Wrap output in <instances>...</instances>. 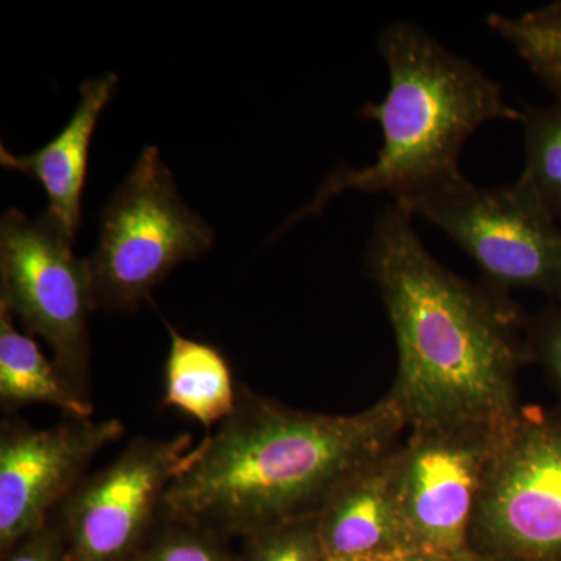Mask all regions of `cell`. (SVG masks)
<instances>
[{"label": "cell", "instance_id": "obj_1", "mask_svg": "<svg viewBox=\"0 0 561 561\" xmlns=\"http://www.w3.org/2000/svg\"><path fill=\"white\" fill-rule=\"evenodd\" d=\"M368 271L398 348L389 391L412 431L511 423L523 408L527 321L507 294L471 284L424 249L412 216L391 205L373 228Z\"/></svg>", "mask_w": 561, "mask_h": 561}, {"label": "cell", "instance_id": "obj_2", "mask_svg": "<svg viewBox=\"0 0 561 561\" xmlns=\"http://www.w3.org/2000/svg\"><path fill=\"white\" fill-rule=\"evenodd\" d=\"M404 427L389 393L364 412L327 415L239 383L236 411L191 449L160 518L247 537L317 518L351 474L397 448Z\"/></svg>", "mask_w": 561, "mask_h": 561}, {"label": "cell", "instance_id": "obj_3", "mask_svg": "<svg viewBox=\"0 0 561 561\" xmlns=\"http://www.w3.org/2000/svg\"><path fill=\"white\" fill-rule=\"evenodd\" d=\"M378 46L389 69V91L381 103L360 111L381 127L378 157L367 168L332 172L287 225L323 213L346 191L389 194L408 213L420 198L463 176L461 149L481 125L522 121V110L504 102L500 84L415 25L394 22Z\"/></svg>", "mask_w": 561, "mask_h": 561}, {"label": "cell", "instance_id": "obj_4", "mask_svg": "<svg viewBox=\"0 0 561 561\" xmlns=\"http://www.w3.org/2000/svg\"><path fill=\"white\" fill-rule=\"evenodd\" d=\"M213 245V228L180 197L160 150L147 147L103 209L87 260L95 309L135 311L176 265Z\"/></svg>", "mask_w": 561, "mask_h": 561}, {"label": "cell", "instance_id": "obj_5", "mask_svg": "<svg viewBox=\"0 0 561 561\" xmlns=\"http://www.w3.org/2000/svg\"><path fill=\"white\" fill-rule=\"evenodd\" d=\"M470 548L478 561H561L560 404L522 409L497 432Z\"/></svg>", "mask_w": 561, "mask_h": 561}, {"label": "cell", "instance_id": "obj_6", "mask_svg": "<svg viewBox=\"0 0 561 561\" xmlns=\"http://www.w3.org/2000/svg\"><path fill=\"white\" fill-rule=\"evenodd\" d=\"M72 243L49 214L31 219L7 210L0 220V305L47 342L58 370L88 398V319L95 305L88 262L73 254Z\"/></svg>", "mask_w": 561, "mask_h": 561}, {"label": "cell", "instance_id": "obj_7", "mask_svg": "<svg viewBox=\"0 0 561 561\" xmlns=\"http://www.w3.org/2000/svg\"><path fill=\"white\" fill-rule=\"evenodd\" d=\"M408 213L459 243L493 289L561 297V227L526 181L478 187L461 176L413 203Z\"/></svg>", "mask_w": 561, "mask_h": 561}, {"label": "cell", "instance_id": "obj_8", "mask_svg": "<svg viewBox=\"0 0 561 561\" xmlns=\"http://www.w3.org/2000/svg\"><path fill=\"white\" fill-rule=\"evenodd\" d=\"M500 430H415L398 446V500L412 553L478 561L470 548L472 516Z\"/></svg>", "mask_w": 561, "mask_h": 561}, {"label": "cell", "instance_id": "obj_9", "mask_svg": "<svg viewBox=\"0 0 561 561\" xmlns=\"http://www.w3.org/2000/svg\"><path fill=\"white\" fill-rule=\"evenodd\" d=\"M190 435L139 437L108 467L83 479L60 511L66 561H122L160 518L162 500L186 465Z\"/></svg>", "mask_w": 561, "mask_h": 561}, {"label": "cell", "instance_id": "obj_10", "mask_svg": "<svg viewBox=\"0 0 561 561\" xmlns=\"http://www.w3.org/2000/svg\"><path fill=\"white\" fill-rule=\"evenodd\" d=\"M121 420L69 419L36 430L21 420L0 427V546L11 551L47 526L81 482L84 468L110 443L119 440Z\"/></svg>", "mask_w": 561, "mask_h": 561}, {"label": "cell", "instance_id": "obj_11", "mask_svg": "<svg viewBox=\"0 0 561 561\" xmlns=\"http://www.w3.org/2000/svg\"><path fill=\"white\" fill-rule=\"evenodd\" d=\"M397 448L351 474L321 508L317 529L327 557L397 561L411 556L398 500Z\"/></svg>", "mask_w": 561, "mask_h": 561}, {"label": "cell", "instance_id": "obj_12", "mask_svg": "<svg viewBox=\"0 0 561 561\" xmlns=\"http://www.w3.org/2000/svg\"><path fill=\"white\" fill-rule=\"evenodd\" d=\"M117 84L119 77L113 72L84 81L79 106L65 128L43 149L31 154H14L0 146V164L38 181L49 198L46 213L72 241L83 219L81 205L92 138L102 111L116 94Z\"/></svg>", "mask_w": 561, "mask_h": 561}, {"label": "cell", "instance_id": "obj_13", "mask_svg": "<svg viewBox=\"0 0 561 561\" xmlns=\"http://www.w3.org/2000/svg\"><path fill=\"white\" fill-rule=\"evenodd\" d=\"M171 345L164 371V402L206 430L224 423L238 405L230 365L216 346L184 337L168 324Z\"/></svg>", "mask_w": 561, "mask_h": 561}, {"label": "cell", "instance_id": "obj_14", "mask_svg": "<svg viewBox=\"0 0 561 561\" xmlns=\"http://www.w3.org/2000/svg\"><path fill=\"white\" fill-rule=\"evenodd\" d=\"M0 404L13 412L28 404H49L69 419H92L94 405L70 386L38 343L14 327L13 313L0 305Z\"/></svg>", "mask_w": 561, "mask_h": 561}, {"label": "cell", "instance_id": "obj_15", "mask_svg": "<svg viewBox=\"0 0 561 561\" xmlns=\"http://www.w3.org/2000/svg\"><path fill=\"white\" fill-rule=\"evenodd\" d=\"M486 22L491 31L511 44L542 84L561 99V2L516 18L493 13Z\"/></svg>", "mask_w": 561, "mask_h": 561}, {"label": "cell", "instance_id": "obj_16", "mask_svg": "<svg viewBox=\"0 0 561 561\" xmlns=\"http://www.w3.org/2000/svg\"><path fill=\"white\" fill-rule=\"evenodd\" d=\"M526 169L519 179L538 195L546 209L561 221V99L552 105L522 110Z\"/></svg>", "mask_w": 561, "mask_h": 561}, {"label": "cell", "instance_id": "obj_17", "mask_svg": "<svg viewBox=\"0 0 561 561\" xmlns=\"http://www.w3.org/2000/svg\"><path fill=\"white\" fill-rule=\"evenodd\" d=\"M250 561H327L317 518L250 535Z\"/></svg>", "mask_w": 561, "mask_h": 561}, {"label": "cell", "instance_id": "obj_18", "mask_svg": "<svg viewBox=\"0 0 561 561\" xmlns=\"http://www.w3.org/2000/svg\"><path fill=\"white\" fill-rule=\"evenodd\" d=\"M527 354L541 368L561 405V297L548 300L537 316L527 321Z\"/></svg>", "mask_w": 561, "mask_h": 561}, {"label": "cell", "instance_id": "obj_19", "mask_svg": "<svg viewBox=\"0 0 561 561\" xmlns=\"http://www.w3.org/2000/svg\"><path fill=\"white\" fill-rule=\"evenodd\" d=\"M165 522L171 526L139 561H228L206 537L208 530L192 524Z\"/></svg>", "mask_w": 561, "mask_h": 561}, {"label": "cell", "instance_id": "obj_20", "mask_svg": "<svg viewBox=\"0 0 561 561\" xmlns=\"http://www.w3.org/2000/svg\"><path fill=\"white\" fill-rule=\"evenodd\" d=\"M5 561H66L60 534L44 526L11 549Z\"/></svg>", "mask_w": 561, "mask_h": 561}, {"label": "cell", "instance_id": "obj_21", "mask_svg": "<svg viewBox=\"0 0 561 561\" xmlns=\"http://www.w3.org/2000/svg\"><path fill=\"white\" fill-rule=\"evenodd\" d=\"M397 561H457L448 557L432 556V553H411Z\"/></svg>", "mask_w": 561, "mask_h": 561}, {"label": "cell", "instance_id": "obj_22", "mask_svg": "<svg viewBox=\"0 0 561 561\" xmlns=\"http://www.w3.org/2000/svg\"><path fill=\"white\" fill-rule=\"evenodd\" d=\"M327 561H368L360 559H332V557H327Z\"/></svg>", "mask_w": 561, "mask_h": 561}, {"label": "cell", "instance_id": "obj_23", "mask_svg": "<svg viewBox=\"0 0 561 561\" xmlns=\"http://www.w3.org/2000/svg\"><path fill=\"white\" fill-rule=\"evenodd\" d=\"M479 561H524V560H479Z\"/></svg>", "mask_w": 561, "mask_h": 561}]
</instances>
